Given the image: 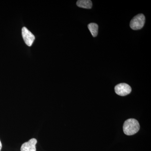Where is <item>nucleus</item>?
I'll list each match as a JSON object with an SVG mask.
<instances>
[{
    "label": "nucleus",
    "mask_w": 151,
    "mask_h": 151,
    "mask_svg": "<svg viewBox=\"0 0 151 151\" xmlns=\"http://www.w3.org/2000/svg\"><path fill=\"white\" fill-rule=\"evenodd\" d=\"M140 129L139 122L135 119H129L125 121L123 126L124 134L131 136L136 134Z\"/></svg>",
    "instance_id": "obj_1"
},
{
    "label": "nucleus",
    "mask_w": 151,
    "mask_h": 151,
    "mask_svg": "<svg viewBox=\"0 0 151 151\" xmlns=\"http://www.w3.org/2000/svg\"><path fill=\"white\" fill-rule=\"evenodd\" d=\"M145 22V17L143 14H139L134 17L130 22V27L132 29L139 30L142 28Z\"/></svg>",
    "instance_id": "obj_2"
},
{
    "label": "nucleus",
    "mask_w": 151,
    "mask_h": 151,
    "mask_svg": "<svg viewBox=\"0 0 151 151\" xmlns=\"http://www.w3.org/2000/svg\"><path fill=\"white\" fill-rule=\"evenodd\" d=\"M115 91L116 94L120 96H126L132 92V88L128 84L121 83L115 86Z\"/></svg>",
    "instance_id": "obj_3"
},
{
    "label": "nucleus",
    "mask_w": 151,
    "mask_h": 151,
    "mask_svg": "<svg viewBox=\"0 0 151 151\" xmlns=\"http://www.w3.org/2000/svg\"><path fill=\"white\" fill-rule=\"evenodd\" d=\"M22 35L26 44L31 46L35 40V37L32 33L26 27H23L22 29Z\"/></svg>",
    "instance_id": "obj_4"
},
{
    "label": "nucleus",
    "mask_w": 151,
    "mask_h": 151,
    "mask_svg": "<svg viewBox=\"0 0 151 151\" xmlns=\"http://www.w3.org/2000/svg\"><path fill=\"white\" fill-rule=\"evenodd\" d=\"M37 143L36 139L32 138L28 142L22 144L21 147V151H36V145Z\"/></svg>",
    "instance_id": "obj_5"
},
{
    "label": "nucleus",
    "mask_w": 151,
    "mask_h": 151,
    "mask_svg": "<svg viewBox=\"0 0 151 151\" xmlns=\"http://www.w3.org/2000/svg\"><path fill=\"white\" fill-rule=\"evenodd\" d=\"M76 5L79 7L86 9H91L92 6V1L90 0H79L76 2Z\"/></svg>",
    "instance_id": "obj_6"
},
{
    "label": "nucleus",
    "mask_w": 151,
    "mask_h": 151,
    "mask_svg": "<svg viewBox=\"0 0 151 151\" xmlns=\"http://www.w3.org/2000/svg\"><path fill=\"white\" fill-rule=\"evenodd\" d=\"M88 29L93 37H96L98 34V26L97 24L91 23L88 25Z\"/></svg>",
    "instance_id": "obj_7"
},
{
    "label": "nucleus",
    "mask_w": 151,
    "mask_h": 151,
    "mask_svg": "<svg viewBox=\"0 0 151 151\" xmlns=\"http://www.w3.org/2000/svg\"><path fill=\"white\" fill-rule=\"evenodd\" d=\"M2 148V144L1 142V140H0V151H1V150Z\"/></svg>",
    "instance_id": "obj_8"
}]
</instances>
